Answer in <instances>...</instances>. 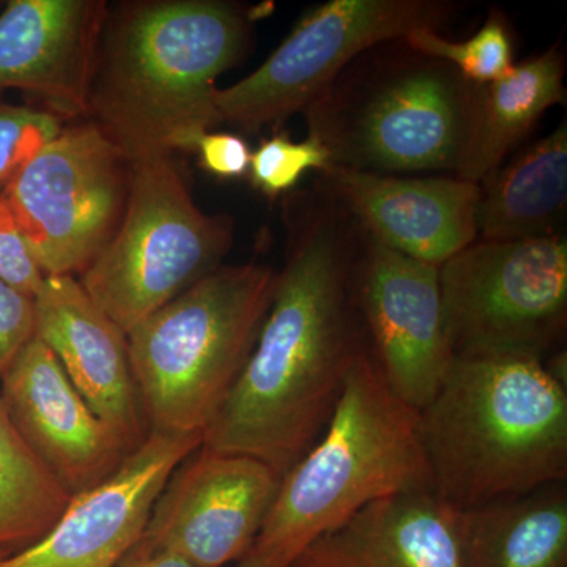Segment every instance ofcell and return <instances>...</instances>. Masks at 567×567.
<instances>
[{
    "mask_svg": "<svg viewBox=\"0 0 567 567\" xmlns=\"http://www.w3.org/2000/svg\"><path fill=\"white\" fill-rule=\"evenodd\" d=\"M358 249L357 227L328 196L295 219L270 311L203 446L259 458L284 477L315 445L369 350Z\"/></svg>",
    "mask_w": 567,
    "mask_h": 567,
    "instance_id": "6da1fadb",
    "label": "cell"
},
{
    "mask_svg": "<svg viewBox=\"0 0 567 567\" xmlns=\"http://www.w3.org/2000/svg\"><path fill=\"white\" fill-rule=\"evenodd\" d=\"M251 25L221 0L107 7L87 115L130 162L192 152L223 123L216 80L244 59Z\"/></svg>",
    "mask_w": 567,
    "mask_h": 567,
    "instance_id": "7a4b0ae2",
    "label": "cell"
},
{
    "mask_svg": "<svg viewBox=\"0 0 567 567\" xmlns=\"http://www.w3.org/2000/svg\"><path fill=\"white\" fill-rule=\"evenodd\" d=\"M432 492L458 511L565 483L566 386L533 358H454L420 410Z\"/></svg>",
    "mask_w": 567,
    "mask_h": 567,
    "instance_id": "3957f363",
    "label": "cell"
},
{
    "mask_svg": "<svg viewBox=\"0 0 567 567\" xmlns=\"http://www.w3.org/2000/svg\"><path fill=\"white\" fill-rule=\"evenodd\" d=\"M420 491H432L420 412L393 393L368 350L322 434L282 477L237 567H289L306 547L371 503Z\"/></svg>",
    "mask_w": 567,
    "mask_h": 567,
    "instance_id": "277c9868",
    "label": "cell"
},
{
    "mask_svg": "<svg viewBox=\"0 0 567 567\" xmlns=\"http://www.w3.org/2000/svg\"><path fill=\"white\" fill-rule=\"evenodd\" d=\"M276 279L267 265L219 267L126 333L151 434H204L256 346Z\"/></svg>",
    "mask_w": 567,
    "mask_h": 567,
    "instance_id": "5b68a950",
    "label": "cell"
},
{
    "mask_svg": "<svg viewBox=\"0 0 567 567\" xmlns=\"http://www.w3.org/2000/svg\"><path fill=\"white\" fill-rule=\"evenodd\" d=\"M412 52L349 91L328 89L303 112L309 136L322 142L333 166L383 175L457 173L480 85L450 63Z\"/></svg>",
    "mask_w": 567,
    "mask_h": 567,
    "instance_id": "8992f818",
    "label": "cell"
},
{
    "mask_svg": "<svg viewBox=\"0 0 567 567\" xmlns=\"http://www.w3.org/2000/svg\"><path fill=\"white\" fill-rule=\"evenodd\" d=\"M173 155L132 162L117 230L78 281L125 333L223 267L233 219L194 203Z\"/></svg>",
    "mask_w": 567,
    "mask_h": 567,
    "instance_id": "52a82bcc",
    "label": "cell"
},
{
    "mask_svg": "<svg viewBox=\"0 0 567 567\" xmlns=\"http://www.w3.org/2000/svg\"><path fill=\"white\" fill-rule=\"evenodd\" d=\"M454 357L544 361L567 320L566 235L473 241L440 265Z\"/></svg>",
    "mask_w": 567,
    "mask_h": 567,
    "instance_id": "ba28073f",
    "label": "cell"
},
{
    "mask_svg": "<svg viewBox=\"0 0 567 567\" xmlns=\"http://www.w3.org/2000/svg\"><path fill=\"white\" fill-rule=\"evenodd\" d=\"M132 162L89 118L62 128L2 186L44 276H81L117 230Z\"/></svg>",
    "mask_w": 567,
    "mask_h": 567,
    "instance_id": "9c48e42d",
    "label": "cell"
},
{
    "mask_svg": "<svg viewBox=\"0 0 567 567\" xmlns=\"http://www.w3.org/2000/svg\"><path fill=\"white\" fill-rule=\"evenodd\" d=\"M451 10L436 0H331L309 11L249 76L216 89V110L241 132L279 126L315 104L354 59L412 32L435 31Z\"/></svg>",
    "mask_w": 567,
    "mask_h": 567,
    "instance_id": "30bf717a",
    "label": "cell"
},
{
    "mask_svg": "<svg viewBox=\"0 0 567 567\" xmlns=\"http://www.w3.org/2000/svg\"><path fill=\"white\" fill-rule=\"evenodd\" d=\"M358 237L354 292L369 352L393 393L420 412L439 393L456 358L443 312L440 265L393 251L360 230Z\"/></svg>",
    "mask_w": 567,
    "mask_h": 567,
    "instance_id": "8fae6325",
    "label": "cell"
},
{
    "mask_svg": "<svg viewBox=\"0 0 567 567\" xmlns=\"http://www.w3.org/2000/svg\"><path fill=\"white\" fill-rule=\"evenodd\" d=\"M281 481L259 458L200 445L167 480L141 539L196 567L238 563L259 535Z\"/></svg>",
    "mask_w": 567,
    "mask_h": 567,
    "instance_id": "7c38bea8",
    "label": "cell"
},
{
    "mask_svg": "<svg viewBox=\"0 0 567 567\" xmlns=\"http://www.w3.org/2000/svg\"><path fill=\"white\" fill-rule=\"evenodd\" d=\"M203 445V434H151L99 487L71 496L54 527L0 567H118L144 535L174 470Z\"/></svg>",
    "mask_w": 567,
    "mask_h": 567,
    "instance_id": "4fadbf2b",
    "label": "cell"
},
{
    "mask_svg": "<svg viewBox=\"0 0 567 567\" xmlns=\"http://www.w3.org/2000/svg\"><path fill=\"white\" fill-rule=\"evenodd\" d=\"M0 399L32 453L71 496L99 487L133 453L35 336L3 372Z\"/></svg>",
    "mask_w": 567,
    "mask_h": 567,
    "instance_id": "5bb4252c",
    "label": "cell"
},
{
    "mask_svg": "<svg viewBox=\"0 0 567 567\" xmlns=\"http://www.w3.org/2000/svg\"><path fill=\"white\" fill-rule=\"evenodd\" d=\"M322 175L327 196L357 229L393 251L442 265L476 241L477 183L361 173L333 164Z\"/></svg>",
    "mask_w": 567,
    "mask_h": 567,
    "instance_id": "9a60e30c",
    "label": "cell"
},
{
    "mask_svg": "<svg viewBox=\"0 0 567 567\" xmlns=\"http://www.w3.org/2000/svg\"><path fill=\"white\" fill-rule=\"evenodd\" d=\"M106 13L99 0L7 2L0 14V92L20 91L62 122L85 118Z\"/></svg>",
    "mask_w": 567,
    "mask_h": 567,
    "instance_id": "2e32d148",
    "label": "cell"
},
{
    "mask_svg": "<svg viewBox=\"0 0 567 567\" xmlns=\"http://www.w3.org/2000/svg\"><path fill=\"white\" fill-rule=\"evenodd\" d=\"M33 300L35 338L54 353L93 412L136 451L151 431L125 331L104 315L74 276H44Z\"/></svg>",
    "mask_w": 567,
    "mask_h": 567,
    "instance_id": "e0dca14e",
    "label": "cell"
},
{
    "mask_svg": "<svg viewBox=\"0 0 567 567\" xmlns=\"http://www.w3.org/2000/svg\"><path fill=\"white\" fill-rule=\"evenodd\" d=\"M458 516L432 491L388 496L316 539L289 567H462Z\"/></svg>",
    "mask_w": 567,
    "mask_h": 567,
    "instance_id": "ac0fdd59",
    "label": "cell"
},
{
    "mask_svg": "<svg viewBox=\"0 0 567 567\" xmlns=\"http://www.w3.org/2000/svg\"><path fill=\"white\" fill-rule=\"evenodd\" d=\"M567 212V128L558 125L480 183L476 229L483 240L558 237Z\"/></svg>",
    "mask_w": 567,
    "mask_h": 567,
    "instance_id": "d6986e66",
    "label": "cell"
},
{
    "mask_svg": "<svg viewBox=\"0 0 567 567\" xmlns=\"http://www.w3.org/2000/svg\"><path fill=\"white\" fill-rule=\"evenodd\" d=\"M462 567H567L565 483L461 511Z\"/></svg>",
    "mask_w": 567,
    "mask_h": 567,
    "instance_id": "ffe728a7",
    "label": "cell"
},
{
    "mask_svg": "<svg viewBox=\"0 0 567 567\" xmlns=\"http://www.w3.org/2000/svg\"><path fill=\"white\" fill-rule=\"evenodd\" d=\"M565 55L558 47L477 87L475 121L456 177L480 185L555 104L566 102Z\"/></svg>",
    "mask_w": 567,
    "mask_h": 567,
    "instance_id": "44dd1931",
    "label": "cell"
},
{
    "mask_svg": "<svg viewBox=\"0 0 567 567\" xmlns=\"http://www.w3.org/2000/svg\"><path fill=\"white\" fill-rule=\"evenodd\" d=\"M70 499L0 399V550L13 554L35 544L54 527Z\"/></svg>",
    "mask_w": 567,
    "mask_h": 567,
    "instance_id": "7402d4cb",
    "label": "cell"
},
{
    "mask_svg": "<svg viewBox=\"0 0 567 567\" xmlns=\"http://www.w3.org/2000/svg\"><path fill=\"white\" fill-rule=\"evenodd\" d=\"M402 41L412 51L450 63L476 85L502 80L516 65L513 41L499 13H492L476 35L465 41H450L435 31H415Z\"/></svg>",
    "mask_w": 567,
    "mask_h": 567,
    "instance_id": "603a6c76",
    "label": "cell"
},
{
    "mask_svg": "<svg viewBox=\"0 0 567 567\" xmlns=\"http://www.w3.org/2000/svg\"><path fill=\"white\" fill-rule=\"evenodd\" d=\"M330 166V152L317 137L293 142L287 134H275L252 152L248 174L254 188L275 199L292 189L308 171L323 173Z\"/></svg>",
    "mask_w": 567,
    "mask_h": 567,
    "instance_id": "cb8c5ba5",
    "label": "cell"
},
{
    "mask_svg": "<svg viewBox=\"0 0 567 567\" xmlns=\"http://www.w3.org/2000/svg\"><path fill=\"white\" fill-rule=\"evenodd\" d=\"M62 128L63 122L48 112L0 103V186Z\"/></svg>",
    "mask_w": 567,
    "mask_h": 567,
    "instance_id": "d4e9b609",
    "label": "cell"
},
{
    "mask_svg": "<svg viewBox=\"0 0 567 567\" xmlns=\"http://www.w3.org/2000/svg\"><path fill=\"white\" fill-rule=\"evenodd\" d=\"M0 278L29 297H35L44 279L22 235L20 224L2 194H0Z\"/></svg>",
    "mask_w": 567,
    "mask_h": 567,
    "instance_id": "484cf974",
    "label": "cell"
},
{
    "mask_svg": "<svg viewBox=\"0 0 567 567\" xmlns=\"http://www.w3.org/2000/svg\"><path fill=\"white\" fill-rule=\"evenodd\" d=\"M35 336V300L0 278V379Z\"/></svg>",
    "mask_w": 567,
    "mask_h": 567,
    "instance_id": "4316f807",
    "label": "cell"
},
{
    "mask_svg": "<svg viewBox=\"0 0 567 567\" xmlns=\"http://www.w3.org/2000/svg\"><path fill=\"white\" fill-rule=\"evenodd\" d=\"M194 151L199 153L200 166L208 174L223 181L241 178L249 173L252 152L248 142L238 134L215 132L204 134Z\"/></svg>",
    "mask_w": 567,
    "mask_h": 567,
    "instance_id": "83f0119b",
    "label": "cell"
},
{
    "mask_svg": "<svg viewBox=\"0 0 567 567\" xmlns=\"http://www.w3.org/2000/svg\"><path fill=\"white\" fill-rule=\"evenodd\" d=\"M118 567H196L185 558L178 557L173 551L163 550V548L152 547L151 544L140 539L130 550V554L123 558Z\"/></svg>",
    "mask_w": 567,
    "mask_h": 567,
    "instance_id": "f1b7e54d",
    "label": "cell"
},
{
    "mask_svg": "<svg viewBox=\"0 0 567 567\" xmlns=\"http://www.w3.org/2000/svg\"><path fill=\"white\" fill-rule=\"evenodd\" d=\"M6 555H9V551L0 550V558L6 557Z\"/></svg>",
    "mask_w": 567,
    "mask_h": 567,
    "instance_id": "f546056e",
    "label": "cell"
}]
</instances>
